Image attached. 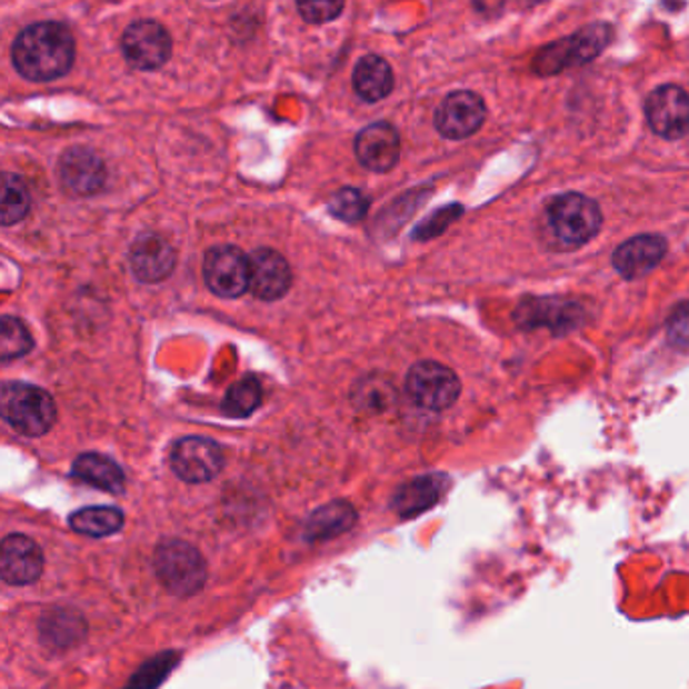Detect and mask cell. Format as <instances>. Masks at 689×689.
<instances>
[{
    "mask_svg": "<svg viewBox=\"0 0 689 689\" xmlns=\"http://www.w3.org/2000/svg\"><path fill=\"white\" fill-rule=\"evenodd\" d=\"M612 41V27L607 22H595L578 33L570 34L552 44H546L533 57V71L538 76H556L568 67L589 63L607 49Z\"/></svg>",
    "mask_w": 689,
    "mask_h": 689,
    "instance_id": "3",
    "label": "cell"
},
{
    "mask_svg": "<svg viewBox=\"0 0 689 689\" xmlns=\"http://www.w3.org/2000/svg\"><path fill=\"white\" fill-rule=\"evenodd\" d=\"M76 59V43L61 22H37L12 44V63L22 78L53 81L66 76Z\"/></svg>",
    "mask_w": 689,
    "mask_h": 689,
    "instance_id": "1",
    "label": "cell"
},
{
    "mask_svg": "<svg viewBox=\"0 0 689 689\" xmlns=\"http://www.w3.org/2000/svg\"><path fill=\"white\" fill-rule=\"evenodd\" d=\"M31 348H33V338L27 330V326L12 316H4L0 322V356H2V360L9 362L14 358H21Z\"/></svg>",
    "mask_w": 689,
    "mask_h": 689,
    "instance_id": "26",
    "label": "cell"
},
{
    "mask_svg": "<svg viewBox=\"0 0 689 689\" xmlns=\"http://www.w3.org/2000/svg\"><path fill=\"white\" fill-rule=\"evenodd\" d=\"M170 467L187 483L211 481L224 467L221 445L207 437H184L172 447Z\"/></svg>",
    "mask_w": 689,
    "mask_h": 689,
    "instance_id": "8",
    "label": "cell"
},
{
    "mask_svg": "<svg viewBox=\"0 0 689 689\" xmlns=\"http://www.w3.org/2000/svg\"><path fill=\"white\" fill-rule=\"evenodd\" d=\"M358 402L360 407H367L368 411H380L387 407L390 397V385H380V378H367V382H362L358 387Z\"/></svg>",
    "mask_w": 689,
    "mask_h": 689,
    "instance_id": "29",
    "label": "cell"
},
{
    "mask_svg": "<svg viewBox=\"0 0 689 689\" xmlns=\"http://www.w3.org/2000/svg\"><path fill=\"white\" fill-rule=\"evenodd\" d=\"M59 177L67 192L76 197H91L101 190L106 182V167L93 150L76 146L61 156Z\"/></svg>",
    "mask_w": 689,
    "mask_h": 689,
    "instance_id": "13",
    "label": "cell"
},
{
    "mask_svg": "<svg viewBox=\"0 0 689 689\" xmlns=\"http://www.w3.org/2000/svg\"><path fill=\"white\" fill-rule=\"evenodd\" d=\"M259 405H261V387L253 377L234 382L222 400V409L233 419L249 417Z\"/></svg>",
    "mask_w": 689,
    "mask_h": 689,
    "instance_id": "25",
    "label": "cell"
},
{
    "mask_svg": "<svg viewBox=\"0 0 689 689\" xmlns=\"http://www.w3.org/2000/svg\"><path fill=\"white\" fill-rule=\"evenodd\" d=\"M0 412L17 433L41 437L56 425L57 407L47 390L29 382H4L0 390Z\"/></svg>",
    "mask_w": 689,
    "mask_h": 689,
    "instance_id": "2",
    "label": "cell"
},
{
    "mask_svg": "<svg viewBox=\"0 0 689 689\" xmlns=\"http://www.w3.org/2000/svg\"><path fill=\"white\" fill-rule=\"evenodd\" d=\"M667 338L669 342L681 348V350H688L689 348V301L688 303H681L676 308V311L669 316V322H667Z\"/></svg>",
    "mask_w": 689,
    "mask_h": 689,
    "instance_id": "30",
    "label": "cell"
},
{
    "mask_svg": "<svg viewBox=\"0 0 689 689\" xmlns=\"http://www.w3.org/2000/svg\"><path fill=\"white\" fill-rule=\"evenodd\" d=\"M31 209V197L21 178L14 174H4L2 178V207H0V221L4 227L22 221Z\"/></svg>",
    "mask_w": 689,
    "mask_h": 689,
    "instance_id": "24",
    "label": "cell"
},
{
    "mask_svg": "<svg viewBox=\"0 0 689 689\" xmlns=\"http://www.w3.org/2000/svg\"><path fill=\"white\" fill-rule=\"evenodd\" d=\"M122 51L130 66L142 71H154L170 59L172 41L162 24L136 21L123 33Z\"/></svg>",
    "mask_w": 689,
    "mask_h": 689,
    "instance_id": "10",
    "label": "cell"
},
{
    "mask_svg": "<svg viewBox=\"0 0 689 689\" xmlns=\"http://www.w3.org/2000/svg\"><path fill=\"white\" fill-rule=\"evenodd\" d=\"M548 221L560 243L580 247L595 239L602 227V212L595 200L568 192L550 204Z\"/></svg>",
    "mask_w": 689,
    "mask_h": 689,
    "instance_id": "5",
    "label": "cell"
},
{
    "mask_svg": "<svg viewBox=\"0 0 689 689\" xmlns=\"http://www.w3.org/2000/svg\"><path fill=\"white\" fill-rule=\"evenodd\" d=\"M355 91L365 101L385 100L392 91L395 76L389 63L378 56H365L356 63Z\"/></svg>",
    "mask_w": 689,
    "mask_h": 689,
    "instance_id": "21",
    "label": "cell"
},
{
    "mask_svg": "<svg viewBox=\"0 0 689 689\" xmlns=\"http://www.w3.org/2000/svg\"><path fill=\"white\" fill-rule=\"evenodd\" d=\"M130 267L140 281L158 283L174 271L177 253L162 237L154 233L140 234L130 249Z\"/></svg>",
    "mask_w": 689,
    "mask_h": 689,
    "instance_id": "15",
    "label": "cell"
},
{
    "mask_svg": "<svg viewBox=\"0 0 689 689\" xmlns=\"http://www.w3.org/2000/svg\"><path fill=\"white\" fill-rule=\"evenodd\" d=\"M251 291L263 301H276L288 293L291 286V269L288 261L273 249H256L251 257Z\"/></svg>",
    "mask_w": 689,
    "mask_h": 689,
    "instance_id": "16",
    "label": "cell"
},
{
    "mask_svg": "<svg viewBox=\"0 0 689 689\" xmlns=\"http://www.w3.org/2000/svg\"><path fill=\"white\" fill-rule=\"evenodd\" d=\"M177 653H160L150 659L146 666L140 667V671L133 676L128 683V689H156L167 679L170 669L177 663Z\"/></svg>",
    "mask_w": 689,
    "mask_h": 689,
    "instance_id": "28",
    "label": "cell"
},
{
    "mask_svg": "<svg viewBox=\"0 0 689 689\" xmlns=\"http://www.w3.org/2000/svg\"><path fill=\"white\" fill-rule=\"evenodd\" d=\"M407 392L421 409L445 411L459 399L461 382L451 368L433 360H422L407 375Z\"/></svg>",
    "mask_w": 689,
    "mask_h": 689,
    "instance_id": "6",
    "label": "cell"
},
{
    "mask_svg": "<svg viewBox=\"0 0 689 689\" xmlns=\"http://www.w3.org/2000/svg\"><path fill=\"white\" fill-rule=\"evenodd\" d=\"M355 152L360 164L368 170L389 172L399 162V132L389 122L370 123L356 136Z\"/></svg>",
    "mask_w": 689,
    "mask_h": 689,
    "instance_id": "14",
    "label": "cell"
},
{
    "mask_svg": "<svg viewBox=\"0 0 689 689\" xmlns=\"http://www.w3.org/2000/svg\"><path fill=\"white\" fill-rule=\"evenodd\" d=\"M73 476L108 493H122L126 483L122 467L101 453L79 456L73 463Z\"/></svg>",
    "mask_w": 689,
    "mask_h": 689,
    "instance_id": "22",
    "label": "cell"
},
{
    "mask_svg": "<svg viewBox=\"0 0 689 689\" xmlns=\"http://www.w3.org/2000/svg\"><path fill=\"white\" fill-rule=\"evenodd\" d=\"M39 631L47 647L63 651L83 641L88 625L79 612L71 609H51L41 617Z\"/></svg>",
    "mask_w": 689,
    "mask_h": 689,
    "instance_id": "18",
    "label": "cell"
},
{
    "mask_svg": "<svg viewBox=\"0 0 689 689\" xmlns=\"http://www.w3.org/2000/svg\"><path fill=\"white\" fill-rule=\"evenodd\" d=\"M43 550L24 533H11L0 548V575L7 585H31L43 575Z\"/></svg>",
    "mask_w": 689,
    "mask_h": 689,
    "instance_id": "12",
    "label": "cell"
},
{
    "mask_svg": "<svg viewBox=\"0 0 689 689\" xmlns=\"http://www.w3.org/2000/svg\"><path fill=\"white\" fill-rule=\"evenodd\" d=\"M358 520L355 506L344 500L330 501L311 513L306 522L308 540H330L348 532Z\"/></svg>",
    "mask_w": 689,
    "mask_h": 689,
    "instance_id": "20",
    "label": "cell"
},
{
    "mask_svg": "<svg viewBox=\"0 0 689 689\" xmlns=\"http://www.w3.org/2000/svg\"><path fill=\"white\" fill-rule=\"evenodd\" d=\"M445 489L443 476H422L415 478L409 483L400 486L399 491L395 493L392 508L397 510L402 518H412L419 516L422 511L433 508L437 501L441 500Z\"/></svg>",
    "mask_w": 689,
    "mask_h": 689,
    "instance_id": "19",
    "label": "cell"
},
{
    "mask_svg": "<svg viewBox=\"0 0 689 689\" xmlns=\"http://www.w3.org/2000/svg\"><path fill=\"white\" fill-rule=\"evenodd\" d=\"M651 130L663 140H679L689 132V96L678 86H659L645 101Z\"/></svg>",
    "mask_w": 689,
    "mask_h": 689,
    "instance_id": "9",
    "label": "cell"
},
{
    "mask_svg": "<svg viewBox=\"0 0 689 689\" xmlns=\"http://www.w3.org/2000/svg\"><path fill=\"white\" fill-rule=\"evenodd\" d=\"M368 207L370 202L367 197L356 189L338 190L328 202V209L333 217L346 222L362 221L367 217Z\"/></svg>",
    "mask_w": 689,
    "mask_h": 689,
    "instance_id": "27",
    "label": "cell"
},
{
    "mask_svg": "<svg viewBox=\"0 0 689 689\" xmlns=\"http://www.w3.org/2000/svg\"><path fill=\"white\" fill-rule=\"evenodd\" d=\"M666 253L667 241L661 234H639L612 253V266L625 279L643 278Z\"/></svg>",
    "mask_w": 689,
    "mask_h": 689,
    "instance_id": "17",
    "label": "cell"
},
{
    "mask_svg": "<svg viewBox=\"0 0 689 689\" xmlns=\"http://www.w3.org/2000/svg\"><path fill=\"white\" fill-rule=\"evenodd\" d=\"M69 526L71 530L83 533V536L103 538V536H111L122 530L123 513L113 506H91V508L73 511L69 516Z\"/></svg>",
    "mask_w": 689,
    "mask_h": 689,
    "instance_id": "23",
    "label": "cell"
},
{
    "mask_svg": "<svg viewBox=\"0 0 689 689\" xmlns=\"http://www.w3.org/2000/svg\"><path fill=\"white\" fill-rule=\"evenodd\" d=\"M156 577L177 597H192L207 582V562L194 546L184 540H164L154 552Z\"/></svg>",
    "mask_w": 689,
    "mask_h": 689,
    "instance_id": "4",
    "label": "cell"
},
{
    "mask_svg": "<svg viewBox=\"0 0 689 689\" xmlns=\"http://www.w3.org/2000/svg\"><path fill=\"white\" fill-rule=\"evenodd\" d=\"M298 11L308 22H326L344 11L342 2H300Z\"/></svg>",
    "mask_w": 689,
    "mask_h": 689,
    "instance_id": "31",
    "label": "cell"
},
{
    "mask_svg": "<svg viewBox=\"0 0 689 689\" xmlns=\"http://www.w3.org/2000/svg\"><path fill=\"white\" fill-rule=\"evenodd\" d=\"M204 281L214 296L233 300L251 286V263L233 244L212 247L204 257Z\"/></svg>",
    "mask_w": 689,
    "mask_h": 689,
    "instance_id": "7",
    "label": "cell"
},
{
    "mask_svg": "<svg viewBox=\"0 0 689 689\" xmlns=\"http://www.w3.org/2000/svg\"><path fill=\"white\" fill-rule=\"evenodd\" d=\"M486 122V103L473 91L447 96L435 113V128L449 140H466Z\"/></svg>",
    "mask_w": 689,
    "mask_h": 689,
    "instance_id": "11",
    "label": "cell"
}]
</instances>
